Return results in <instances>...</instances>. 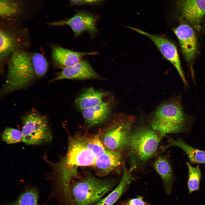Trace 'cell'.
Listing matches in <instances>:
<instances>
[{
  "label": "cell",
  "mask_w": 205,
  "mask_h": 205,
  "mask_svg": "<svg viewBox=\"0 0 205 205\" xmlns=\"http://www.w3.org/2000/svg\"><path fill=\"white\" fill-rule=\"evenodd\" d=\"M51 56L53 63L56 67L63 69L71 67L77 63L87 55H96L98 52H89L73 51L60 46L52 45Z\"/></svg>",
  "instance_id": "14"
},
{
  "label": "cell",
  "mask_w": 205,
  "mask_h": 205,
  "mask_svg": "<svg viewBox=\"0 0 205 205\" xmlns=\"http://www.w3.org/2000/svg\"><path fill=\"white\" fill-rule=\"evenodd\" d=\"M101 77L95 71L88 61L82 60L74 65L62 69L50 82L69 79L83 80L100 79Z\"/></svg>",
  "instance_id": "13"
},
{
  "label": "cell",
  "mask_w": 205,
  "mask_h": 205,
  "mask_svg": "<svg viewBox=\"0 0 205 205\" xmlns=\"http://www.w3.org/2000/svg\"><path fill=\"white\" fill-rule=\"evenodd\" d=\"M168 143L160 147L161 152L171 147L175 146L182 149L186 153L191 163L205 164V151L194 148L186 143L181 138L176 139L168 137Z\"/></svg>",
  "instance_id": "18"
},
{
  "label": "cell",
  "mask_w": 205,
  "mask_h": 205,
  "mask_svg": "<svg viewBox=\"0 0 205 205\" xmlns=\"http://www.w3.org/2000/svg\"><path fill=\"white\" fill-rule=\"evenodd\" d=\"M128 28L147 36L151 40L164 58L174 66L184 83L185 89H187L188 85L181 67L177 48L174 44L164 36L151 34L133 27Z\"/></svg>",
  "instance_id": "12"
},
{
  "label": "cell",
  "mask_w": 205,
  "mask_h": 205,
  "mask_svg": "<svg viewBox=\"0 0 205 205\" xmlns=\"http://www.w3.org/2000/svg\"><path fill=\"white\" fill-rule=\"evenodd\" d=\"M193 29L187 22L181 20L173 30L178 40L181 51L189 65L192 79L195 83L192 64L198 52V46L197 38Z\"/></svg>",
  "instance_id": "10"
},
{
  "label": "cell",
  "mask_w": 205,
  "mask_h": 205,
  "mask_svg": "<svg viewBox=\"0 0 205 205\" xmlns=\"http://www.w3.org/2000/svg\"><path fill=\"white\" fill-rule=\"evenodd\" d=\"M106 127L98 134L102 142L107 148L123 154L128 153L130 145L134 116L118 114L108 120Z\"/></svg>",
  "instance_id": "5"
},
{
  "label": "cell",
  "mask_w": 205,
  "mask_h": 205,
  "mask_svg": "<svg viewBox=\"0 0 205 205\" xmlns=\"http://www.w3.org/2000/svg\"><path fill=\"white\" fill-rule=\"evenodd\" d=\"M2 140L8 144H13L22 141V131L11 128H6L1 135Z\"/></svg>",
  "instance_id": "25"
},
{
  "label": "cell",
  "mask_w": 205,
  "mask_h": 205,
  "mask_svg": "<svg viewBox=\"0 0 205 205\" xmlns=\"http://www.w3.org/2000/svg\"><path fill=\"white\" fill-rule=\"evenodd\" d=\"M132 172L130 169H127L124 163L122 177L118 184L106 196L102 198L94 205H113L114 204L135 180Z\"/></svg>",
  "instance_id": "17"
},
{
  "label": "cell",
  "mask_w": 205,
  "mask_h": 205,
  "mask_svg": "<svg viewBox=\"0 0 205 205\" xmlns=\"http://www.w3.org/2000/svg\"><path fill=\"white\" fill-rule=\"evenodd\" d=\"M7 61V72L2 88L3 94L27 87L35 79L43 77L49 67L46 58L38 52H15Z\"/></svg>",
  "instance_id": "2"
},
{
  "label": "cell",
  "mask_w": 205,
  "mask_h": 205,
  "mask_svg": "<svg viewBox=\"0 0 205 205\" xmlns=\"http://www.w3.org/2000/svg\"><path fill=\"white\" fill-rule=\"evenodd\" d=\"M38 194L34 188L26 189L14 202L9 205H38Z\"/></svg>",
  "instance_id": "24"
},
{
  "label": "cell",
  "mask_w": 205,
  "mask_h": 205,
  "mask_svg": "<svg viewBox=\"0 0 205 205\" xmlns=\"http://www.w3.org/2000/svg\"><path fill=\"white\" fill-rule=\"evenodd\" d=\"M107 95L104 92L90 87L85 89L76 99L75 106L81 110L94 106L104 102L103 99Z\"/></svg>",
  "instance_id": "20"
},
{
  "label": "cell",
  "mask_w": 205,
  "mask_h": 205,
  "mask_svg": "<svg viewBox=\"0 0 205 205\" xmlns=\"http://www.w3.org/2000/svg\"><path fill=\"white\" fill-rule=\"evenodd\" d=\"M116 180L97 178L89 175L73 180L70 185L75 205H94L110 191L117 183Z\"/></svg>",
  "instance_id": "6"
},
{
  "label": "cell",
  "mask_w": 205,
  "mask_h": 205,
  "mask_svg": "<svg viewBox=\"0 0 205 205\" xmlns=\"http://www.w3.org/2000/svg\"><path fill=\"white\" fill-rule=\"evenodd\" d=\"M22 131V141L30 145L49 142L52 139L48 120L45 117L35 112L25 117Z\"/></svg>",
  "instance_id": "9"
},
{
  "label": "cell",
  "mask_w": 205,
  "mask_h": 205,
  "mask_svg": "<svg viewBox=\"0 0 205 205\" xmlns=\"http://www.w3.org/2000/svg\"><path fill=\"white\" fill-rule=\"evenodd\" d=\"M75 135L81 143L92 151L96 157L104 153L107 149L102 142L98 134L88 135L79 134Z\"/></svg>",
  "instance_id": "21"
},
{
  "label": "cell",
  "mask_w": 205,
  "mask_h": 205,
  "mask_svg": "<svg viewBox=\"0 0 205 205\" xmlns=\"http://www.w3.org/2000/svg\"><path fill=\"white\" fill-rule=\"evenodd\" d=\"M165 10L177 23L184 20L197 31L205 22V0H167Z\"/></svg>",
  "instance_id": "7"
},
{
  "label": "cell",
  "mask_w": 205,
  "mask_h": 205,
  "mask_svg": "<svg viewBox=\"0 0 205 205\" xmlns=\"http://www.w3.org/2000/svg\"><path fill=\"white\" fill-rule=\"evenodd\" d=\"M105 0H69V4L72 6L93 5L100 4Z\"/></svg>",
  "instance_id": "26"
},
{
  "label": "cell",
  "mask_w": 205,
  "mask_h": 205,
  "mask_svg": "<svg viewBox=\"0 0 205 205\" xmlns=\"http://www.w3.org/2000/svg\"><path fill=\"white\" fill-rule=\"evenodd\" d=\"M153 166L162 180L166 193L170 194L174 182V177L169 160L164 156H159L155 159Z\"/></svg>",
  "instance_id": "19"
},
{
  "label": "cell",
  "mask_w": 205,
  "mask_h": 205,
  "mask_svg": "<svg viewBox=\"0 0 205 205\" xmlns=\"http://www.w3.org/2000/svg\"><path fill=\"white\" fill-rule=\"evenodd\" d=\"M111 102H104L81 110L86 128L88 129L108 120L111 109Z\"/></svg>",
  "instance_id": "16"
},
{
  "label": "cell",
  "mask_w": 205,
  "mask_h": 205,
  "mask_svg": "<svg viewBox=\"0 0 205 205\" xmlns=\"http://www.w3.org/2000/svg\"><path fill=\"white\" fill-rule=\"evenodd\" d=\"M123 154L107 148L104 153L96 158L93 166L98 175L105 176L123 165Z\"/></svg>",
  "instance_id": "15"
},
{
  "label": "cell",
  "mask_w": 205,
  "mask_h": 205,
  "mask_svg": "<svg viewBox=\"0 0 205 205\" xmlns=\"http://www.w3.org/2000/svg\"><path fill=\"white\" fill-rule=\"evenodd\" d=\"M117 205H149L144 200L143 198L138 196L131 199L128 200L123 202Z\"/></svg>",
  "instance_id": "27"
},
{
  "label": "cell",
  "mask_w": 205,
  "mask_h": 205,
  "mask_svg": "<svg viewBox=\"0 0 205 205\" xmlns=\"http://www.w3.org/2000/svg\"><path fill=\"white\" fill-rule=\"evenodd\" d=\"M163 137L150 127L142 126L132 131L127 153L130 169L143 167L156 155Z\"/></svg>",
  "instance_id": "4"
},
{
  "label": "cell",
  "mask_w": 205,
  "mask_h": 205,
  "mask_svg": "<svg viewBox=\"0 0 205 205\" xmlns=\"http://www.w3.org/2000/svg\"><path fill=\"white\" fill-rule=\"evenodd\" d=\"M98 17L96 15L84 10L77 11L72 17L59 21L48 22L52 26H69L71 28L75 37L84 32H88L91 37L98 33L97 27Z\"/></svg>",
  "instance_id": "11"
},
{
  "label": "cell",
  "mask_w": 205,
  "mask_h": 205,
  "mask_svg": "<svg viewBox=\"0 0 205 205\" xmlns=\"http://www.w3.org/2000/svg\"><path fill=\"white\" fill-rule=\"evenodd\" d=\"M0 39V62L2 65L12 53L26 51L30 45L28 30L24 27L2 25Z\"/></svg>",
  "instance_id": "8"
},
{
  "label": "cell",
  "mask_w": 205,
  "mask_h": 205,
  "mask_svg": "<svg viewBox=\"0 0 205 205\" xmlns=\"http://www.w3.org/2000/svg\"><path fill=\"white\" fill-rule=\"evenodd\" d=\"M186 165L188 172L187 186L190 194L199 189L201 173L199 165L194 167L188 162H186Z\"/></svg>",
  "instance_id": "23"
},
{
  "label": "cell",
  "mask_w": 205,
  "mask_h": 205,
  "mask_svg": "<svg viewBox=\"0 0 205 205\" xmlns=\"http://www.w3.org/2000/svg\"><path fill=\"white\" fill-rule=\"evenodd\" d=\"M21 12L20 4L18 0H0V15L3 19H14Z\"/></svg>",
  "instance_id": "22"
},
{
  "label": "cell",
  "mask_w": 205,
  "mask_h": 205,
  "mask_svg": "<svg viewBox=\"0 0 205 205\" xmlns=\"http://www.w3.org/2000/svg\"><path fill=\"white\" fill-rule=\"evenodd\" d=\"M180 95L160 105L155 111L150 122V127L163 138L168 134L189 132L195 119L187 114Z\"/></svg>",
  "instance_id": "3"
},
{
  "label": "cell",
  "mask_w": 205,
  "mask_h": 205,
  "mask_svg": "<svg viewBox=\"0 0 205 205\" xmlns=\"http://www.w3.org/2000/svg\"><path fill=\"white\" fill-rule=\"evenodd\" d=\"M66 155L57 163H50L51 176L56 184L57 196L63 205H73L70 191L72 181L80 167L93 166L96 157L78 140L75 135L69 138Z\"/></svg>",
  "instance_id": "1"
}]
</instances>
